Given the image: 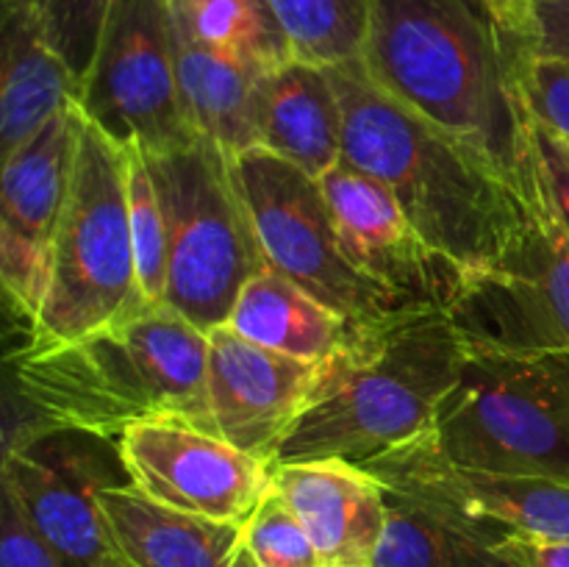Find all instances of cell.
Segmentation results:
<instances>
[{"label":"cell","mask_w":569,"mask_h":567,"mask_svg":"<svg viewBox=\"0 0 569 567\" xmlns=\"http://www.w3.org/2000/svg\"><path fill=\"white\" fill-rule=\"evenodd\" d=\"M359 61L383 92L483 156L531 209L545 211L531 117L478 0H367Z\"/></svg>","instance_id":"6da1fadb"},{"label":"cell","mask_w":569,"mask_h":567,"mask_svg":"<svg viewBox=\"0 0 569 567\" xmlns=\"http://www.w3.org/2000/svg\"><path fill=\"white\" fill-rule=\"evenodd\" d=\"M328 76L342 106V161L381 181L420 237L465 272L492 265L542 215L483 156L383 92L359 59Z\"/></svg>","instance_id":"7a4b0ae2"},{"label":"cell","mask_w":569,"mask_h":567,"mask_svg":"<svg viewBox=\"0 0 569 567\" xmlns=\"http://www.w3.org/2000/svg\"><path fill=\"white\" fill-rule=\"evenodd\" d=\"M11 389L42 426L120 439L126 428L178 420L209 428V334L156 306L59 345H22L9 359Z\"/></svg>","instance_id":"3957f363"},{"label":"cell","mask_w":569,"mask_h":567,"mask_svg":"<svg viewBox=\"0 0 569 567\" xmlns=\"http://www.w3.org/2000/svg\"><path fill=\"white\" fill-rule=\"evenodd\" d=\"M470 359L448 309H415L356 328L320 365L309 404L272 465L309 459L365 461L428 437Z\"/></svg>","instance_id":"277c9868"},{"label":"cell","mask_w":569,"mask_h":567,"mask_svg":"<svg viewBox=\"0 0 569 567\" xmlns=\"http://www.w3.org/2000/svg\"><path fill=\"white\" fill-rule=\"evenodd\" d=\"M144 309L128 220V148L81 111L64 215L26 345H59Z\"/></svg>","instance_id":"5b68a950"},{"label":"cell","mask_w":569,"mask_h":567,"mask_svg":"<svg viewBox=\"0 0 569 567\" xmlns=\"http://www.w3.org/2000/svg\"><path fill=\"white\" fill-rule=\"evenodd\" d=\"M426 442L470 470L569 481V354H470Z\"/></svg>","instance_id":"8992f818"},{"label":"cell","mask_w":569,"mask_h":567,"mask_svg":"<svg viewBox=\"0 0 569 567\" xmlns=\"http://www.w3.org/2000/svg\"><path fill=\"white\" fill-rule=\"evenodd\" d=\"M144 156L167 222L164 309L200 331L226 326L248 278L267 267L231 156L203 137Z\"/></svg>","instance_id":"52a82bcc"},{"label":"cell","mask_w":569,"mask_h":567,"mask_svg":"<svg viewBox=\"0 0 569 567\" xmlns=\"http://www.w3.org/2000/svg\"><path fill=\"white\" fill-rule=\"evenodd\" d=\"M231 170L267 267L331 306L356 328L381 326L422 309L367 278L348 259L320 178L264 148L231 156Z\"/></svg>","instance_id":"ba28073f"},{"label":"cell","mask_w":569,"mask_h":567,"mask_svg":"<svg viewBox=\"0 0 569 567\" xmlns=\"http://www.w3.org/2000/svg\"><path fill=\"white\" fill-rule=\"evenodd\" d=\"M76 103L126 148L159 153L198 139L178 92L172 0H111Z\"/></svg>","instance_id":"9c48e42d"},{"label":"cell","mask_w":569,"mask_h":567,"mask_svg":"<svg viewBox=\"0 0 569 567\" xmlns=\"http://www.w3.org/2000/svg\"><path fill=\"white\" fill-rule=\"evenodd\" d=\"M0 481L64 567H106L114 556L100 495L133 487L120 439L81 428L39 426L3 445Z\"/></svg>","instance_id":"30bf717a"},{"label":"cell","mask_w":569,"mask_h":567,"mask_svg":"<svg viewBox=\"0 0 569 567\" xmlns=\"http://www.w3.org/2000/svg\"><path fill=\"white\" fill-rule=\"evenodd\" d=\"M470 354H569V237L548 211L481 270L448 309Z\"/></svg>","instance_id":"8fae6325"},{"label":"cell","mask_w":569,"mask_h":567,"mask_svg":"<svg viewBox=\"0 0 569 567\" xmlns=\"http://www.w3.org/2000/svg\"><path fill=\"white\" fill-rule=\"evenodd\" d=\"M359 465L387 493L442 511L498 543L506 534L569 539V481L459 467L439 456L426 437Z\"/></svg>","instance_id":"7c38bea8"},{"label":"cell","mask_w":569,"mask_h":567,"mask_svg":"<svg viewBox=\"0 0 569 567\" xmlns=\"http://www.w3.org/2000/svg\"><path fill=\"white\" fill-rule=\"evenodd\" d=\"M120 450L139 493L189 515L242 523L272 489V461L192 422H139L120 434Z\"/></svg>","instance_id":"4fadbf2b"},{"label":"cell","mask_w":569,"mask_h":567,"mask_svg":"<svg viewBox=\"0 0 569 567\" xmlns=\"http://www.w3.org/2000/svg\"><path fill=\"white\" fill-rule=\"evenodd\" d=\"M81 109L72 103L28 142L3 156L0 178V284L28 326L42 306L50 253L64 215Z\"/></svg>","instance_id":"5bb4252c"},{"label":"cell","mask_w":569,"mask_h":567,"mask_svg":"<svg viewBox=\"0 0 569 567\" xmlns=\"http://www.w3.org/2000/svg\"><path fill=\"white\" fill-rule=\"evenodd\" d=\"M320 187L342 250L367 278L422 309H450L465 270L420 237L381 181L339 161Z\"/></svg>","instance_id":"9a60e30c"},{"label":"cell","mask_w":569,"mask_h":567,"mask_svg":"<svg viewBox=\"0 0 569 567\" xmlns=\"http://www.w3.org/2000/svg\"><path fill=\"white\" fill-rule=\"evenodd\" d=\"M206 334L211 426L244 454L272 461L315 392L320 365L250 342L228 326Z\"/></svg>","instance_id":"2e32d148"},{"label":"cell","mask_w":569,"mask_h":567,"mask_svg":"<svg viewBox=\"0 0 569 567\" xmlns=\"http://www.w3.org/2000/svg\"><path fill=\"white\" fill-rule=\"evenodd\" d=\"M283 495L326 567H372L389 515V493L372 472L348 459L272 465Z\"/></svg>","instance_id":"e0dca14e"},{"label":"cell","mask_w":569,"mask_h":567,"mask_svg":"<svg viewBox=\"0 0 569 567\" xmlns=\"http://www.w3.org/2000/svg\"><path fill=\"white\" fill-rule=\"evenodd\" d=\"M100 509L114 554L133 567H248L242 523L172 509L137 487L106 489Z\"/></svg>","instance_id":"ac0fdd59"},{"label":"cell","mask_w":569,"mask_h":567,"mask_svg":"<svg viewBox=\"0 0 569 567\" xmlns=\"http://www.w3.org/2000/svg\"><path fill=\"white\" fill-rule=\"evenodd\" d=\"M81 81L17 0H0V150L11 153L78 100Z\"/></svg>","instance_id":"d6986e66"},{"label":"cell","mask_w":569,"mask_h":567,"mask_svg":"<svg viewBox=\"0 0 569 567\" xmlns=\"http://www.w3.org/2000/svg\"><path fill=\"white\" fill-rule=\"evenodd\" d=\"M261 148L322 178L342 161V106L328 67L289 59L261 89Z\"/></svg>","instance_id":"ffe728a7"},{"label":"cell","mask_w":569,"mask_h":567,"mask_svg":"<svg viewBox=\"0 0 569 567\" xmlns=\"http://www.w3.org/2000/svg\"><path fill=\"white\" fill-rule=\"evenodd\" d=\"M178 92L183 115L198 137L228 156L261 148V89L267 72L206 48L176 26Z\"/></svg>","instance_id":"44dd1931"},{"label":"cell","mask_w":569,"mask_h":567,"mask_svg":"<svg viewBox=\"0 0 569 567\" xmlns=\"http://www.w3.org/2000/svg\"><path fill=\"white\" fill-rule=\"evenodd\" d=\"M226 326L250 342L317 365L331 359L356 331L331 306L272 267L248 278Z\"/></svg>","instance_id":"7402d4cb"},{"label":"cell","mask_w":569,"mask_h":567,"mask_svg":"<svg viewBox=\"0 0 569 567\" xmlns=\"http://www.w3.org/2000/svg\"><path fill=\"white\" fill-rule=\"evenodd\" d=\"M372 567H511L498 539L389 493V515Z\"/></svg>","instance_id":"603a6c76"},{"label":"cell","mask_w":569,"mask_h":567,"mask_svg":"<svg viewBox=\"0 0 569 567\" xmlns=\"http://www.w3.org/2000/svg\"><path fill=\"white\" fill-rule=\"evenodd\" d=\"M172 20L206 48L261 72L295 59L267 0H172Z\"/></svg>","instance_id":"cb8c5ba5"},{"label":"cell","mask_w":569,"mask_h":567,"mask_svg":"<svg viewBox=\"0 0 569 567\" xmlns=\"http://www.w3.org/2000/svg\"><path fill=\"white\" fill-rule=\"evenodd\" d=\"M292 56L317 67L356 61L365 48L367 0H267Z\"/></svg>","instance_id":"d4e9b609"},{"label":"cell","mask_w":569,"mask_h":567,"mask_svg":"<svg viewBox=\"0 0 569 567\" xmlns=\"http://www.w3.org/2000/svg\"><path fill=\"white\" fill-rule=\"evenodd\" d=\"M128 220L137 253L139 287L148 306H164L167 292V222L148 156L128 145Z\"/></svg>","instance_id":"484cf974"},{"label":"cell","mask_w":569,"mask_h":567,"mask_svg":"<svg viewBox=\"0 0 569 567\" xmlns=\"http://www.w3.org/2000/svg\"><path fill=\"white\" fill-rule=\"evenodd\" d=\"M248 567H326L303 523L276 487L242 520Z\"/></svg>","instance_id":"4316f807"},{"label":"cell","mask_w":569,"mask_h":567,"mask_svg":"<svg viewBox=\"0 0 569 567\" xmlns=\"http://www.w3.org/2000/svg\"><path fill=\"white\" fill-rule=\"evenodd\" d=\"M78 81L89 72L111 0H17Z\"/></svg>","instance_id":"83f0119b"},{"label":"cell","mask_w":569,"mask_h":567,"mask_svg":"<svg viewBox=\"0 0 569 567\" xmlns=\"http://www.w3.org/2000/svg\"><path fill=\"white\" fill-rule=\"evenodd\" d=\"M487 14L509 50L569 64V0H498Z\"/></svg>","instance_id":"f1b7e54d"},{"label":"cell","mask_w":569,"mask_h":567,"mask_svg":"<svg viewBox=\"0 0 569 567\" xmlns=\"http://www.w3.org/2000/svg\"><path fill=\"white\" fill-rule=\"evenodd\" d=\"M506 56L528 117L569 137V64L509 48Z\"/></svg>","instance_id":"f546056e"},{"label":"cell","mask_w":569,"mask_h":567,"mask_svg":"<svg viewBox=\"0 0 569 567\" xmlns=\"http://www.w3.org/2000/svg\"><path fill=\"white\" fill-rule=\"evenodd\" d=\"M528 133H531L542 209L569 237V137L537 120H531Z\"/></svg>","instance_id":"4dcf8cb0"},{"label":"cell","mask_w":569,"mask_h":567,"mask_svg":"<svg viewBox=\"0 0 569 567\" xmlns=\"http://www.w3.org/2000/svg\"><path fill=\"white\" fill-rule=\"evenodd\" d=\"M0 567H64L53 545L28 520L20 500L0 484Z\"/></svg>","instance_id":"1f68e13d"},{"label":"cell","mask_w":569,"mask_h":567,"mask_svg":"<svg viewBox=\"0 0 569 567\" xmlns=\"http://www.w3.org/2000/svg\"><path fill=\"white\" fill-rule=\"evenodd\" d=\"M498 550L511 567H569V539L506 534Z\"/></svg>","instance_id":"d6a6232c"},{"label":"cell","mask_w":569,"mask_h":567,"mask_svg":"<svg viewBox=\"0 0 569 567\" xmlns=\"http://www.w3.org/2000/svg\"><path fill=\"white\" fill-rule=\"evenodd\" d=\"M106 567H133V565H128V561L126 559H120V556H111V559L109 561H106Z\"/></svg>","instance_id":"836d02e7"},{"label":"cell","mask_w":569,"mask_h":567,"mask_svg":"<svg viewBox=\"0 0 569 567\" xmlns=\"http://www.w3.org/2000/svg\"><path fill=\"white\" fill-rule=\"evenodd\" d=\"M478 3L483 6V9H487V6H492V3H498V0H478Z\"/></svg>","instance_id":"e575fe53"}]
</instances>
